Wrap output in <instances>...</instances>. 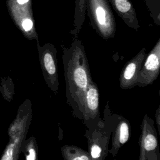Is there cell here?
I'll use <instances>...</instances> for the list:
<instances>
[{
  "label": "cell",
  "instance_id": "6da1fadb",
  "mask_svg": "<svg viewBox=\"0 0 160 160\" xmlns=\"http://www.w3.org/2000/svg\"><path fill=\"white\" fill-rule=\"evenodd\" d=\"M62 62L66 101L73 116L82 120L84 96L92 79L84 46L78 38L69 47L63 48Z\"/></svg>",
  "mask_w": 160,
  "mask_h": 160
},
{
  "label": "cell",
  "instance_id": "7a4b0ae2",
  "mask_svg": "<svg viewBox=\"0 0 160 160\" xmlns=\"http://www.w3.org/2000/svg\"><path fill=\"white\" fill-rule=\"evenodd\" d=\"M113 114L109 102L104 110V118L92 129H86L84 136L88 140V152L91 160H103L109 154V142L113 128Z\"/></svg>",
  "mask_w": 160,
  "mask_h": 160
},
{
  "label": "cell",
  "instance_id": "3957f363",
  "mask_svg": "<svg viewBox=\"0 0 160 160\" xmlns=\"http://www.w3.org/2000/svg\"><path fill=\"white\" fill-rule=\"evenodd\" d=\"M90 24L99 36L108 40L116 33V21L108 0H86Z\"/></svg>",
  "mask_w": 160,
  "mask_h": 160
},
{
  "label": "cell",
  "instance_id": "277c9868",
  "mask_svg": "<svg viewBox=\"0 0 160 160\" xmlns=\"http://www.w3.org/2000/svg\"><path fill=\"white\" fill-rule=\"evenodd\" d=\"M40 66L44 81L48 88L54 93L59 91V78L58 69L57 50L51 43L40 46L37 41Z\"/></svg>",
  "mask_w": 160,
  "mask_h": 160
},
{
  "label": "cell",
  "instance_id": "5b68a950",
  "mask_svg": "<svg viewBox=\"0 0 160 160\" xmlns=\"http://www.w3.org/2000/svg\"><path fill=\"white\" fill-rule=\"evenodd\" d=\"M139 145V160H160L158 134L154 121L147 114H144L141 122Z\"/></svg>",
  "mask_w": 160,
  "mask_h": 160
},
{
  "label": "cell",
  "instance_id": "8992f818",
  "mask_svg": "<svg viewBox=\"0 0 160 160\" xmlns=\"http://www.w3.org/2000/svg\"><path fill=\"white\" fill-rule=\"evenodd\" d=\"M102 119L100 116L99 92L96 82L92 81L85 92L82 107V121L86 129L95 128Z\"/></svg>",
  "mask_w": 160,
  "mask_h": 160
},
{
  "label": "cell",
  "instance_id": "52a82bcc",
  "mask_svg": "<svg viewBox=\"0 0 160 160\" xmlns=\"http://www.w3.org/2000/svg\"><path fill=\"white\" fill-rule=\"evenodd\" d=\"M160 71V39L146 56L140 69L136 86L146 87L151 85L157 79Z\"/></svg>",
  "mask_w": 160,
  "mask_h": 160
},
{
  "label": "cell",
  "instance_id": "ba28073f",
  "mask_svg": "<svg viewBox=\"0 0 160 160\" xmlns=\"http://www.w3.org/2000/svg\"><path fill=\"white\" fill-rule=\"evenodd\" d=\"M113 128L111 136L109 154L115 156L131 136V125L128 120L121 114H113Z\"/></svg>",
  "mask_w": 160,
  "mask_h": 160
},
{
  "label": "cell",
  "instance_id": "9c48e42d",
  "mask_svg": "<svg viewBox=\"0 0 160 160\" xmlns=\"http://www.w3.org/2000/svg\"><path fill=\"white\" fill-rule=\"evenodd\" d=\"M146 56V48H142L124 64L119 76V86L121 89H128L136 86L137 78Z\"/></svg>",
  "mask_w": 160,
  "mask_h": 160
},
{
  "label": "cell",
  "instance_id": "30bf717a",
  "mask_svg": "<svg viewBox=\"0 0 160 160\" xmlns=\"http://www.w3.org/2000/svg\"><path fill=\"white\" fill-rule=\"evenodd\" d=\"M117 14L129 27L138 31L140 25L135 9L130 0H108Z\"/></svg>",
  "mask_w": 160,
  "mask_h": 160
},
{
  "label": "cell",
  "instance_id": "8fae6325",
  "mask_svg": "<svg viewBox=\"0 0 160 160\" xmlns=\"http://www.w3.org/2000/svg\"><path fill=\"white\" fill-rule=\"evenodd\" d=\"M86 14V0H75L74 28L71 31V33L75 38H78V34L81 30L85 20Z\"/></svg>",
  "mask_w": 160,
  "mask_h": 160
},
{
  "label": "cell",
  "instance_id": "7c38bea8",
  "mask_svg": "<svg viewBox=\"0 0 160 160\" xmlns=\"http://www.w3.org/2000/svg\"><path fill=\"white\" fill-rule=\"evenodd\" d=\"M61 151L65 160H91L87 151L74 145H64Z\"/></svg>",
  "mask_w": 160,
  "mask_h": 160
},
{
  "label": "cell",
  "instance_id": "4fadbf2b",
  "mask_svg": "<svg viewBox=\"0 0 160 160\" xmlns=\"http://www.w3.org/2000/svg\"><path fill=\"white\" fill-rule=\"evenodd\" d=\"M148 8L151 18L157 25H160V0H143Z\"/></svg>",
  "mask_w": 160,
  "mask_h": 160
},
{
  "label": "cell",
  "instance_id": "5bb4252c",
  "mask_svg": "<svg viewBox=\"0 0 160 160\" xmlns=\"http://www.w3.org/2000/svg\"><path fill=\"white\" fill-rule=\"evenodd\" d=\"M26 159L27 160L38 159V148L36 139L34 138H29L26 144Z\"/></svg>",
  "mask_w": 160,
  "mask_h": 160
},
{
  "label": "cell",
  "instance_id": "9a60e30c",
  "mask_svg": "<svg viewBox=\"0 0 160 160\" xmlns=\"http://www.w3.org/2000/svg\"><path fill=\"white\" fill-rule=\"evenodd\" d=\"M155 123L158 131H160V105L158 106L155 113Z\"/></svg>",
  "mask_w": 160,
  "mask_h": 160
}]
</instances>
